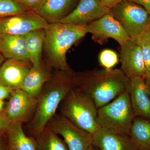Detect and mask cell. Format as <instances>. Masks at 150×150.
Wrapping results in <instances>:
<instances>
[{
	"label": "cell",
	"mask_w": 150,
	"mask_h": 150,
	"mask_svg": "<svg viewBox=\"0 0 150 150\" xmlns=\"http://www.w3.org/2000/svg\"><path fill=\"white\" fill-rule=\"evenodd\" d=\"M129 80L121 69L93 70L74 74V86L87 93L98 109L126 91Z\"/></svg>",
	"instance_id": "6da1fadb"
},
{
	"label": "cell",
	"mask_w": 150,
	"mask_h": 150,
	"mask_svg": "<svg viewBox=\"0 0 150 150\" xmlns=\"http://www.w3.org/2000/svg\"><path fill=\"white\" fill-rule=\"evenodd\" d=\"M74 74L73 71L56 70L43 87L37 98L36 110L28 125L30 134L33 137L46 128L62 100L74 86Z\"/></svg>",
	"instance_id": "7a4b0ae2"
},
{
	"label": "cell",
	"mask_w": 150,
	"mask_h": 150,
	"mask_svg": "<svg viewBox=\"0 0 150 150\" xmlns=\"http://www.w3.org/2000/svg\"><path fill=\"white\" fill-rule=\"evenodd\" d=\"M86 25L57 23H49L45 28L44 49L47 64L56 70L73 71L67 63V53L77 41L86 34Z\"/></svg>",
	"instance_id": "3957f363"
},
{
	"label": "cell",
	"mask_w": 150,
	"mask_h": 150,
	"mask_svg": "<svg viewBox=\"0 0 150 150\" xmlns=\"http://www.w3.org/2000/svg\"><path fill=\"white\" fill-rule=\"evenodd\" d=\"M60 114L76 126L93 135L100 129L98 108L91 97L73 87L59 106Z\"/></svg>",
	"instance_id": "277c9868"
},
{
	"label": "cell",
	"mask_w": 150,
	"mask_h": 150,
	"mask_svg": "<svg viewBox=\"0 0 150 150\" xmlns=\"http://www.w3.org/2000/svg\"><path fill=\"white\" fill-rule=\"evenodd\" d=\"M135 117L126 89L111 102L98 109L97 121L100 128L130 137Z\"/></svg>",
	"instance_id": "5b68a950"
},
{
	"label": "cell",
	"mask_w": 150,
	"mask_h": 150,
	"mask_svg": "<svg viewBox=\"0 0 150 150\" xmlns=\"http://www.w3.org/2000/svg\"><path fill=\"white\" fill-rule=\"evenodd\" d=\"M110 13L122 25L131 40L146 30L150 14L143 7L124 0L110 9Z\"/></svg>",
	"instance_id": "8992f818"
},
{
	"label": "cell",
	"mask_w": 150,
	"mask_h": 150,
	"mask_svg": "<svg viewBox=\"0 0 150 150\" xmlns=\"http://www.w3.org/2000/svg\"><path fill=\"white\" fill-rule=\"evenodd\" d=\"M62 137L69 150H88L93 144V135L81 129L61 114H56L46 126Z\"/></svg>",
	"instance_id": "52a82bcc"
},
{
	"label": "cell",
	"mask_w": 150,
	"mask_h": 150,
	"mask_svg": "<svg viewBox=\"0 0 150 150\" xmlns=\"http://www.w3.org/2000/svg\"><path fill=\"white\" fill-rule=\"evenodd\" d=\"M49 23L34 11L0 18V34L24 35L38 29L45 28Z\"/></svg>",
	"instance_id": "ba28073f"
},
{
	"label": "cell",
	"mask_w": 150,
	"mask_h": 150,
	"mask_svg": "<svg viewBox=\"0 0 150 150\" xmlns=\"http://www.w3.org/2000/svg\"><path fill=\"white\" fill-rule=\"evenodd\" d=\"M37 103V98L21 89L14 90L7 103L4 113L11 123L28 122L33 117Z\"/></svg>",
	"instance_id": "9c48e42d"
},
{
	"label": "cell",
	"mask_w": 150,
	"mask_h": 150,
	"mask_svg": "<svg viewBox=\"0 0 150 150\" xmlns=\"http://www.w3.org/2000/svg\"><path fill=\"white\" fill-rule=\"evenodd\" d=\"M86 33H91L93 38L99 43L111 38L120 46L131 38L119 22L110 13L95 21L86 26Z\"/></svg>",
	"instance_id": "30bf717a"
},
{
	"label": "cell",
	"mask_w": 150,
	"mask_h": 150,
	"mask_svg": "<svg viewBox=\"0 0 150 150\" xmlns=\"http://www.w3.org/2000/svg\"><path fill=\"white\" fill-rule=\"evenodd\" d=\"M109 13L110 9L100 0H78L75 8L59 23L86 25Z\"/></svg>",
	"instance_id": "8fae6325"
},
{
	"label": "cell",
	"mask_w": 150,
	"mask_h": 150,
	"mask_svg": "<svg viewBox=\"0 0 150 150\" xmlns=\"http://www.w3.org/2000/svg\"><path fill=\"white\" fill-rule=\"evenodd\" d=\"M121 70L129 79L142 77L146 79L144 63L139 44L130 39L121 45Z\"/></svg>",
	"instance_id": "7c38bea8"
},
{
	"label": "cell",
	"mask_w": 150,
	"mask_h": 150,
	"mask_svg": "<svg viewBox=\"0 0 150 150\" xmlns=\"http://www.w3.org/2000/svg\"><path fill=\"white\" fill-rule=\"evenodd\" d=\"M127 90L135 117L150 120V95L145 78L129 79Z\"/></svg>",
	"instance_id": "4fadbf2b"
},
{
	"label": "cell",
	"mask_w": 150,
	"mask_h": 150,
	"mask_svg": "<svg viewBox=\"0 0 150 150\" xmlns=\"http://www.w3.org/2000/svg\"><path fill=\"white\" fill-rule=\"evenodd\" d=\"M93 144L99 150H138V145L130 137L100 128L93 135Z\"/></svg>",
	"instance_id": "5bb4252c"
},
{
	"label": "cell",
	"mask_w": 150,
	"mask_h": 150,
	"mask_svg": "<svg viewBox=\"0 0 150 150\" xmlns=\"http://www.w3.org/2000/svg\"><path fill=\"white\" fill-rule=\"evenodd\" d=\"M30 63L8 59L0 67V84L13 90L21 89L32 66Z\"/></svg>",
	"instance_id": "9a60e30c"
},
{
	"label": "cell",
	"mask_w": 150,
	"mask_h": 150,
	"mask_svg": "<svg viewBox=\"0 0 150 150\" xmlns=\"http://www.w3.org/2000/svg\"><path fill=\"white\" fill-rule=\"evenodd\" d=\"M78 0H44L34 11L48 23H57L73 10Z\"/></svg>",
	"instance_id": "2e32d148"
},
{
	"label": "cell",
	"mask_w": 150,
	"mask_h": 150,
	"mask_svg": "<svg viewBox=\"0 0 150 150\" xmlns=\"http://www.w3.org/2000/svg\"><path fill=\"white\" fill-rule=\"evenodd\" d=\"M0 53L7 59L23 61L31 64L25 35L0 34Z\"/></svg>",
	"instance_id": "e0dca14e"
},
{
	"label": "cell",
	"mask_w": 150,
	"mask_h": 150,
	"mask_svg": "<svg viewBox=\"0 0 150 150\" xmlns=\"http://www.w3.org/2000/svg\"><path fill=\"white\" fill-rule=\"evenodd\" d=\"M51 68L41 61L39 66H32L25 78L21 89L38 98L43 87L52 76Z\"/></svg>",
	"instance_id": "ac0fdd59"
},
{
	"label": "cell",
	"mask_w": 150,
	"mask_h": 150,
	"mask_svg": "<svg viewBox=\"0 0 150 150\" xmlns=\"http://www.w3.org/2000/svg\"><path fill=\"white\" fill-rule=\"evenodd\" d=\"M21 122H11L6 129L7 150H37L35 138L27 136Z\"/></svg>",
	"instance_id": "d6986e66"
},
{
	"label": "cell",
	"mask_w": 150,
	"mask_h": 150,
	"mask_svg": "<svg viewBox=\"0 0 150 150\" xmlns=\"http://www.w3.org/2000/svg\"><path fill=\"white\" fill-rule=\"evenodd\" d=\"M25 39L30 62L33 67L41 63L45 38L44 28L35 30L25 34Z\"/></svg>",
	"instance_id": "ffe728a7"
},
{
	"label": "cell",
	"mask_w": 150,
	"mask_h": 150,
	"mask_svg": "<svg viewBox=\"0 0 150 150\" xmlns=\"http://www.w3.org/2000/svg\"><path fill=\"white\" fill-rule=\"evenodd\" d=\"M130 137L139 147L150 149V120L135 117L131 125Z\"/></svg>",
	"instance_id": "44dd1931"
},
{
	"label": "cell",
	"mask_w": 150,
	"mask_h": 150,
	"mask_svg": "<svg viewBox=\"0 0 150 150\" xmlns=\"http://www.w3.org/2000/svg\"><path fill=\"white\" fill-rule=\"evenodd\" d=\"M34 138L37 150H69L60 136L47 127Z\"/></svg>",
	"instance_id": "7402d4cb"
},
{
	"label": "cell",
	"mask_w": 150,
	"mask_h": 150,
	"mask_svg": "<svg viewBox=\"0 0 150 150\" xmlns=\"http://www.w3.org/2000/svg\"><path fill=\"white\" fill-rule=\"evenodd\" d=\"M16 0H0V18L28 11Z\"/></svg>",
	"instance_id": "603a6c76"
},
{
	"label": "cell",
	"mask_w": 150,
	"mask_h": 150,
	"mask_svg": "<svg viewBox=\"0 0 150 150\" xmlns=\"http://www.w3.org/2000/svg\"><path fill=\"white\" fill-rule=\"evenodd\" d=\"M99 61L100 65L105 69H111L118 63V55L112 50L105 49L100 54Z\"/></svg>",
	"instance_id": "cb8c5ba5"
},
{
	"label": "cell",
	"mask_w": 150,
	"mask_h": 150,
	"mask_svg": "<svg viewBox=\"0 0 150 150\" xmlns=\"http://www.w3.org/2000/svg\"><path fill=\"white\" fill-rule=\"evenodd\" d=\"M141 48V51L145 69H146V79L150 75V44L144 41H136Z\"/></svg>",
	"instance_id": "d4e9b609"
},
{
	"label": "cell",
	"mask_w": 150,
	"mask_h": 150,
	"mask_svg": "<svg viewBox=\"0 0 150 150\" xmlns=\"http://www.w3.org/2000/svg\"><path fill=\"white\" fill-rule=\"evenodd\" d=\"M29 10L34 11L40 5L44 0H16Z\"/></svg>",
	"instance_id": "484cf974"
},
{
	"label": "cell",
	"mask_w": 150,
	"mask_h": 150,
	"mask_svg": "<svg viewBox=\"0 0 150 150\" xmlns=\"http://www.w3.org/2000/svg\"><path fill=\"white\" fill-rule=\"evenodd\" d=\"M13 90L0 84V99L5 100L9 98Z\"/></svg>",
	"instance_id": "4316f807"
},
{
	"label": "cell",
	"mask_w": 150,
	"mask_h": 150,
	"mask_svg": "<svg viewBox=\"0 0 150 150\" xmlns=\"http://www.w3.org/2000/svg\"><path fill=\"white\" fill-rule=\"evenodd\" d=\"M11 122L4 113H0V131L6 130Z\"/></svg>",
	"instance_id": "83f0119b"
},
{
	"label": "cell",
	"mask_w": 150,
	"mask_h": 150,
	"mask_svg": "<svg viewBox=\"0 0 150 150\" xmlns=\"http://www.w3.org/2000/svg\"><path fill=\"white\" fill-rule=\"evenodd\" d=\"M132 40L134 42L139 41H144L150 44V30H146L139 35L137 38Z\"/></svg>",
	"instance_id": "f1b7e54d"
},
{
	"label": "cell",
	"mask_w": 150,
	"mask_h": 150,
	"mask_svg": "<svg viewBox=\"0 0 150 150\" xmlns=\"http://www.w3.org/2000/svg\"><path fill=\"white\" fill-rule=\"evenodd\" d=\"M143 7L150 14V0H129Z\"/></svg>",
	"instance_id": "f546056e"
},
{
	"label": "cell",
	"mask_w": 150,
	"mask_h": 150,
	"mask_svg": "<svg viewBox=\"0 0 150 150\" xmlns=\"http://www.w3.org/2000/svg\"><path fill=\"white\" fill-rule=\"evenodd\" d=\"M123 1L124 0H100V2L103 5L109 9L112 8V7Z\"/></svg>",
	"instance_id": "4dcf8cb0"
},
{
	"label": "cell",
	"mask_w": 150,
	"mask_h": 150,
	"mask_svg": "<svg viewBox=\"0 0 150 150\" xmlns=\"http://www.w3.org/2000/svg\"><path fill=\"white\" fill-rule=\"evenodd\" d=\"M0 150H7L5 133L0 137Z\"/></svg>",
	"instance_id": "1f68e13d"
},
{
	"label": "cell",
	"mask_w": 150,
	"mask_h": 150,
	"mask_svg": "<svg viewBox=\"0 0 150 150\" xmlns=\"http://www.w3.org/2000/svg\"><path fill=\"white\" fill-rule=\"evenodd\" d=\"M7 103H6L5 100L0 99V113L4 112Z\"/></svg>",
	"instance_id": "d6a6232c"
},
{
	"label": "cell",
	"mask_w": 150,
	"mask_h": 150,
	"mask_svg": "<svg viewBox=\"0 0 150 150\" xmlns=\"http://www.w3.org/2000/svg\"><path fill=\"white\" fill-rule=\"evenodd\" d=\"M146 81V84L147 85L148 88L150 90V75L148 77L145 79Z\"/></svg>",
	"instance_id": "836d02e7"
},
{
	"label": "cell",
	"mask_w": 150,
	"mask_h": 150,
	"mask_svg": "<svg viewBox=\"0 0 150 150\" xmlns=\"http://www.w3.org/2000/svg\"><path fill=\"white\" fill-rule=\"evenodd\" d=\"M5 59V58L3 56L2 54L0 53V67L1 66L3 63L4 62V61Z\"/></svg>",
	"instance_id": "e575fe53"
},
{
	"label": "cell",
	"mask_w": 150,
	"mask_h": 150,
	"mask_svg": "<svg viewBox=\"0 0 150 150\" xmlns=\"http://www.w3.org/2000/svg\"><path fill=\"white\" fill-rule=\"evenodd\" d=\"M88 150H99L97 148H96V147L95 146H94L93 144H92L91 146H90Z\"/></svg>",
	"instance_id": "d590c367"
},
{
	"label": "cell",
	"mask_w": 150,
	"mask_h": 150,
	"mask_svg": "<svg viewBox=\"0 0 150 150\" xmlns=\"http://www.w3.org/2000/svg\"><path fill=\"white\" fill-rule=\"evenodd\" d=\"M138 150H150V149L145 147H139V149Z\"/></svg>",
	"instance_id": "8d00e7d4"
},
{
	"label": "cell",
	"mask_w": 150,
	"mask_h": 150,
	"mask_svg": "<svg viewBox=\"0 0 150 150\" xmlns=\"http://www.w3.org/2000/svg\"><path fill=\"white\" fill-rule=\"evenodd\" d=\"M6 130H2V131H0V137L1 136H2L3 134H4L5 133Z\"/></svg>",
	"instance_id": "74e56055"
},
{
	"label": "cell",
	"mask_w": 150,
	"mask_h": 150,
	"mask_svg": "<svg viewBox=\"0 0 150 150\" xmlns=\"http://www.w3.org/2000/svg\"><path fill=\"white\" fill-rule=\"evenodd\" d=\"M150 30V22L149 24V25H148L147 28L146 30Z\"/></svg>",
	"instance_id": "f35d334b"
},
{
	"label": "cell",
	"mask_w": 150,
	"mask_h": 150,
	"mask_svg": "<svg viewBox=\"0 0 150 150\" xmlns=\"http://www.w3.org/2000/svg\"><path fill=\"white\" fill-rule=\"evenodd\" d=\"M149 94H150V90L149 88Z\"/></svg>",
	"instance_id": "ab89813d"
}]
</instances>
